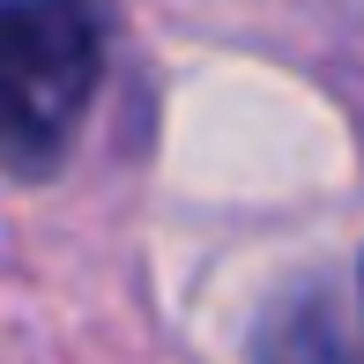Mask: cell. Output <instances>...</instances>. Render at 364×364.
<instances>
[{
    "mask_svg": "<svg viewBox=\"0 0 364 364\" xmlns=\"http://www.w3.org/2000/svg\"><path fill=\"white\" fill-rule=\"evenodd\" d=\"M105 0H0V171L45 178L105 82Z\"/></svg>",
    "mask_w": 364,
    "mask_h": 364,
    "instance_id": "obj_1",
    "label": "cell"
},
{
    "mask_svg": "<svg viewBox=\"0 0 364 364\" xmlns=\"http://www.w3.org/2000/svg\"><path fill=\"white\" fill-rule=\"evenodd\" d=\"M260 364H364V335L335 312V297H290L260 335Z\"/></svg>",
    "mask_w": 364,
    "mask_h": 364,
    "instance_id": "obj_2",
    "label": "cell"
}]
</instances>
